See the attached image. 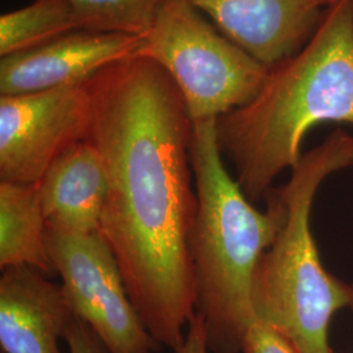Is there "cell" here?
Wrapping results in <instances>:
<instances>
[{"mask_svg": "<svg viewBox=\"0 0 353 353\" xmlns=\"http://www.w3.org/2000/svg\"><path fill=\"white\" fill-rule=\"evenodd\" d=\"M138 55L174 81L192 122L217 119L252 102L268 68L225 37L189 0H165Z\"/></svg>", "mask_w": 353, "mask_h": 353, "instance_id": "cell-5", "label": "cell"}, {"mask_svg": "<svg viewBox=\"0 0 353 353\" xmlns=\"http://www.w3.org/2000/svg\"><path fill=\"white\" fill-rule=\"evenodd\" d=\"M37 183L0 181V268L28 265L46 276L57 271Z\"/></svg>", "mask_w": 353, "mask_h": 353, "instance_id": "cell-12", "label": "cell"}, {"mask_svg": "<svg viewBox=\"0 0 353 353\" xmlns=\"http://www.w3.org/2000/svg\"><path fill=\"white\" fill-rule=\"evenodd\" d=\"M350 307H351V309H352V310H353V301H352V303H351V306H350Z\"/></svg>", "mask_w": 353, "mask_h": 353, "instance_id": "cell-18", "label": "cell"}, {"mask_svg": "<svg viewBox=\"0 0 353 353\" xmlns=\"http://www.w3.org/2000/svg\"><path fill=\"white\" fill-rule=\"evenodd\" d=\"M325 122L353 126V0L331 3L310 41L268 68L255 99L219 117L216 132L236 181L256 203L299 165L306 134Z\"/></svg>", "mask_w": 353, "mask_h": 353, "instance_id": "cell-2", "label": "cell"}, {"mask_svg": "<svg viewBox=\"0 0 353 353\" xmlns=\"http://www.w3.org/2000/svg\"><path fill=\"white\" fill-rule=\"evenodd\" d=\"M243 353H300L276 330L263 322H254L242 343Z\"/></svg>", "mask_w": 353, "mask_h": 353, "instance_id": "cell-15", "label": "cell"}, {"mask_svg": "<svg viewBox=\"0 0 353 353\" xmlns=\"http://www.w3.org/2000/svg\"><path fill=\"white\" fill-rule=\"evenodd\" d=\"M46 241L72 314L93 330L108 353H154L161 348L144 326L100 233L67 234L48 229Z\"/></svg>", "mask_w": 353, "mask_h": 353, "instance_id": "cell-6", "label": "cell"}, {"mask_svg": "<svg viewBox=\"0 0 353 353\" xmlns=\"http://www.w3.org/2000/svg\"><path fill=\"white\" fill-rule=\"evenodd\" d=\"M190 157L198 198L189 239L196 314L211 352L240 353L256 322L255 270L281 227L284 203L272 188L267 210L254 207L224 165L216 119L192 122Z\"/></svg>", "mask_w": 353, "mask_h": 353, "instance_id": "cell-3", "label": "cell"}, {"mask_svg": "<svg viewBox=\"0 0 353 353\" xmlns=\"http://www.w3.org/2000/svg\"><path fill=\"white\" fill-rule=\"evenodd\" d=\"M225 37L271 68L314 36L335 0H189Z\"/></svg>", "mask_w": 353, "mask_h": 353, "instance_id": "cell-9", "label": "cell"}, {"mask_svg": "<svg viewBox=\"0 0 353 353\" xmlns=\"http://www.w3.org/2000/svg\"><path fill=\"white\" fill-rule=\"evenodd\" d=\"M80 29L67 0H34L0 16V57L32 50Z\"/></svg>", "mask_w": 353, "mask_h": 353, "instance_id": "cell-13", "label": "cell"}, {"mask_svg": "<svg viewBox=\"0 0 353 353\" xmlns=\"http://www.w3.org/2000/svg\"><path fill=\"white\" fill-rule=\"evenodd\" d=\"M88 83L0 96V181L37 183L92 126Z\"/></svg>", "mask_w": 353, "mask_h": 353, "instance_id": "cell-7", "label": "cell"}, {"mask_svg": "<svg viewBox=\"0 0 353 353\" xmlns=\"http://www.w3.org/2000/svg\"><path fill=\"white\" fill-rule=\"evenodd\" d=\"M143 37L77 29L0 61V96L87 84L110 64L138 55Z\"/></svg>", "mask_w": 353, "mask_h": 353, "instance_id": "cell-8", "label": "cell"}, {"mask_svg": "<svg viewBox=\"0 0 353 353\" xmlns=\"http://www.w3.org/2000/svg\"><path fill=\"white\" fill-rule=\"evenodd\" d=\"M350 166L353 135L341 128L303 154L290 181L278 189L284 219L255 270L252 306L256 321L276 330L300 353H334L328 343L332 316L353 301V284L325 268L310 227L321 183Z\"/></svg>", "mask_w": 353, "mask_h": 353, "instance_id": "cell-4", "label": "cell"}, {"mask_svg": "<svg viewBox=\"0 0 353 353\" xmlns=\"http://www.w3.org/2000/svg\"><path fill=\"white\" fill-rule=\"evenodd\" d=\"M207 334L202 318L195 314L189 323L185 341L174 353H208Z\"/></svg>", "mask_w": 353, "mask_h": 353, "instance_id": "cell-17", "label": "cell"}, {"mask_svg": "<svg viewBox=\"0 0 353 353\" xmlns=\"http://www.w3.org/2000/svg\"><path fill=\"white\" fill-rule=\"evenodd\" d=\"M88 88L93 115L87 140L108 178L99 233L144 326L176 352L196 314L189 252L198 208L192 121L170 76L141 55L103 68Z\"/></svg>", "mask_w": 353, "mask_h": 353, "instance_id": "cell-1", "label": "cell"}, {"mask_svg": "<svg viewBox=\"0 0 353 353\" xmlns=\"http://www.w3.org/2000/svg\"><path fill=\"white\" fill-rule=\"evenodd\" d=\"M48 278L28 265L1 271V353H64L61 339L74 314L62 287Z\"/></svg>", "mask_w": 353, "mask_h": 353, "instance_id": "cell-10", "label": "cell"}, {"mask_svg": "<svg viewBox=\"0 0 353 353\" xmlns=\"http://www.w3.org/2000/svg\"><path fill=\"white\" fill-rule=\"evenodd\" d=\"M48 229L67 234L99 233L108 196L101 156L80 141L59 156L38 182Z\"/></svg>", "mask_w": 353, "mask_h": 353, "instance_id": "cell-11", "label": "cell"}, {"mask_svg": "<svg viewBox=\"0 0 353 353\" xmlns=\"http://www.w3.org/2000/svg\"><path fill=\"white\" fill-rule=\"evenodd\" d=\"M64 341L68 347V353H108L93 330L76 316L67 328Z\"/></svg>", "mask_w": 353, "mask_h": 353, "instance_id": "cell-16", "label": "cell"}, {"mask_svg": "<svg viewBox=\"0 0 353 353\" xmlns=\"http://www.w3.org/2000/svg\"><path fill=\"white\" fill-rule=\"evenodd\" d=\"M80 29L143 37L165 0H67Z\"/></svg>", "mask_w": 353, "mask_h": 353, "instance_id": "cell-14", "label": "cell"}]
</instances>
